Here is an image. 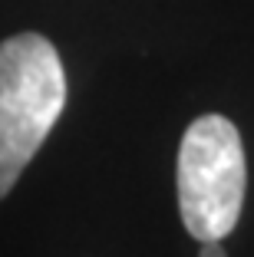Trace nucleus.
<instances>
[{
	"instance_id": "1",
	"label": "nucleus",
	"mask_w": 254,
	"mask_h": 257,
	"mask_svg": "<svg viewBox=\"0 0 254 257\" xmlns=\"http://www.w3.org/2000/svg\"><path fill=\"white\" fill-rule=\"evenodd\" d=\"M66 106V73L56 46L40 33L0 43V198L46 142Z\"/></svg>"
},
{
	"instance_id": "2",
	"label": "nucleus",
	"mask_w": 254,
	"mask_h": 257,
	"mask_svg": "<svg viewBox=\"0 0 254 257\" xmlns=\"http://www.w3.org/2000/svg\"><path fill=\"white\" fill-rule=\"evenodd\" d=\"M247 188L244 145L224 115H202L179 145V211L195 241H221L241 218Z\"/></svg>"
},
{
	"instance_id": "3",
	"label": "nucleus",
	"mask_w": 254,
	"mask_h": 257,
	"mask_svg": "<svg viewBox=\"0 0 254 257\" xmlns=\"http://www.w3.org/2000/svg\"><path fill=\"white\" fill-rule=\"evenodd\" d=\"M202 257H228L221 241H202Z\"/></svg>"
}]
</instances>
